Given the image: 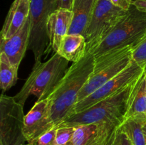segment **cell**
<instances>
[{"instance_id":"11","label":"cell","mask_w":146,"mask_h":145,"mask_svg":"<svg viewBox=\"0 0 146 145\" xmlns=\"http://www.w3.org/2000/svg\"><path fill=\"white\" fill-rule=\"evenodd\" d=\"M54 127L50 120L48 98L37 100L24 118L23 132L27 143H33L41 135Z\"/></svg>"},{"instance_id":"27","label":"cell","mask_w":146,"mask_h":145,"mask_svg":"<svg viewBox=\"0 0 146 145\" xmlns=\"http://www.w3.org/2000/svg\"><path fill=\"white\" fill-rule=\"evenodd\" d=\"M22 145H34V144L31 143H27V144H22Z\"/></svg>"},{"instance_id":"10","label":"cell","mask_w":146,"mask_h":145,"mask_svg":"<svg viewBox=\"0 0 146 145\" xmlns=\"http://www.w3.org/2000/svg\"><path fill=\"white\" fill-rule=\"evenodd\" d=\"M121 125L109 122L80 125L76 127L67 145H111L115 131Z\"/></svg>"},{"instance_id":"14","label":"cell","mask_w":146,"mask_h":145,"mask_svg":"<svg viewBox=\"0 0 146 145\" xmlns=\"http://www.w3.org/2000/svg\"><path fill=\"white\" fill-rule=\"evenodd\" d=\"M29 0H14L3 25L1 38H11L24 26L29 18Z\"/></svg>"},{"instance_id":"18","label":"cell","mask_w":146,"mask_h":145,"mask_svg":"<svg viewBox=\"0 0 146 145\" xmlns=\"http://www.w3.org/2000/svg\"><path fill=\"white\" fill-rule=\"evenodd\" d=\"M146 115V72L135 81L133 90L131 96L129 109L126 117L138 115Z\"/></svg>"},{"instance_id":"15","label":"cell","mask_w":146,"mask_h":145,"mask_svg":"<svg viewBox=\"0 0 146 145\" xmlns=\"http://www.w3.org/2000/svg\"><path fill=\"white\" fill-rule=\"evenodd\" d=\"M85 37L81 34H66L61 40L57 53L68 61L77 63L86 55Z\"/></svg>"},{"instance_id":"17","label":"cell","mask_w":146,"mask_h":145,"mask_svg":"<svg viewBox=\"0 0 146 145\" xmlns=\"http://www.w3.org/2000/svg\"><path fill=\"white\" fill-rule=\"evenodd\" d=\"M120 127L133 145H146V115L138 114L125 118Z\"/></svg>"},{"instance_id":"20","label":"cell","mask_w":146,"mask_h":145,"mask_svg":"<svg viewBox=\"0 0 146 145\" xmlns=\"http://www.w3.org/2000/svg\"><path fill=\"white\" fill-rule=\"evenodd\" d=\"M132 59L146 72V37L133 47Z\"/></svg>"},{"instance_id":"13","label":"cell","mask_w":146,"mask_h":145,"mask_svg":"<svg viewBox=\"0 0 146 145\" xmlns=\"http://www.w3.org/2000/svg\"><path fill=\"white\" fill-rule=\"evenodd\" d=\"M72 20L71 10L58 9L49 16L47 22L48 44L54 52H57L61 40L68 34Z\"/></svg>"},{"instance_id":"7","label":"cell","mask_w":146,"mask_h":145,"mask_svg":"<svg viewBox=\"0 0 146 145\" xmlns=\"http://www.w3.org/2000/svg\"><path fill=\"white\" fill-rule=\"evenodd\" d=\"M56 10V0H30V36L28 48L34 54L35 64L41 63L45 52L48 40L47 22L49 16Z\"/></svg>"},{"instance_id":"12","label":"cell","mask_w":146,"mask_h":145,"mask_svg":"<svg viewBox=\"0 0 146 145\" xmlns=\"http://www.w3.org/2000/svg\"><path fill=\"white\" fill-rule=\"evenodd\" d=\"M29 36L30 24L28 18L24 26L11 38L7 39L1 38L0 53H4L10 63L14 66L19 68L26 51L28 49Z\"/></svg>"},{"instance_id":"28","label":"cell","mask_w":146,"mask_h":145,"mask_svg":"<svg viewBox=\"0 0 146 145\" xmlns=\"http://www.w3.org/2000/svg\"><path fill=\"white\" fill-rule=\"evenodd\" d=\"M29 1H30V0H29Z\"/></svg>"},{"instance_id":"9","label":"cell","mask_w":146,"mask_h":145,"mask_svg":"<svg viewBox=\"0 0 146 145\" xmlns=\"http://www.w3.org/2000/svg\"><path fill=\"white\" fill-rule=\"evenodd\" d=\"M143 72V70L133 61L131 64L120 73L108 81L89 96L77 102L73 109L72 115L82 112L91 107L97 102L114 95L132 83L137 78H139Z\"/></svg>"},{"instance_id":"19","label":"cell","mask_w":146,"mask_h":145,"mask_svg":"<svg viewBox=\"0 0 146 145\" xmlns=\"http://www.w3.org/2000/svg\"><path fill=\"white\" fill-rule=\"evenodd\" d=\"M18 69V67L10 63L4 53H0V85L3 92L8 90L16 83Z\"/></svg>"},{"instance_id":"5","label":"cell","mask_w":146,"mask_h":145,"mask_svg":"<svg viewBox=\"0 0 146 145\" xmlns=\"http://www.w3.org/2000/svg\"><path fill=\"white\" fill-rule=\"evenodd\" d=\"M131 46L118 48L94 58V70L80 92L78 102L106 83L128 66L133 61Z\"/></svg>"},{"instance_id":"22","label":"cell","mask_w":146,"mask_h":145,"mask_svg":"<svg viewBox=\"0 0 146 145\" xmlns=\"http://www.w3.org/2000/svg\"><path fill=\"white\" fill-rule=\"evenodd\" d=\"M56 130V127L52 128L41 135L33 143L31 144H33L34 145H55Z\"/></svg>"},{"instance_id":"1","label":"cell","mask_w":146,"mask_h":145,"mask_svg":"<svg viewBox=\"0 0 146 145\" xmlns=\"http://www.w3.org/2000/svg\"><path fill=\"white\" fill-rule=\"evenodd\" d=\"M94 59L91 53H87L81 61L73 63L48 97L50 120L54 127L72 115L78 95L94 70Z\"/></svg>"},{"instance_id":"2","label":"cell","mask_w":146,"mask_h":145,"mask_svg":"<svg viewBox=\"0 0 146 145\" xmlns=\"http://www.w3.org/2000/svg\"><path fill=\"white\" fill-rule=\"evenodd\" d=\"M135 81L91 107L81 112L73 114L57 127H78L104 122L121 125L127 117Z\"/></svg>"},{"instance_id":"23","label":"cell","mask_w":146,"mask_h":145,"mask_svg":"<svg viewBox=\"0 0 146 145\" xmlns=\"http://www.w3.org/2000/svg\"><path fill=\"white\" fill-rule=\"evenodd\" d=\"M111 145H133L125 132L118 127L115 131Z\"/></svg>"},{"instance_id":"16","label":"cell","mask_w":146,"mask_h":145,"mask_svg":"<svg viewBox=\"0 0 146 145\" xmlns=\"http://www.w3.org/2000/svg\"><path fill=\"white\" fill-rule=\"evenodd\" d=\"M95 0H74L72 20L68 34H81L84 36L91 18Z\"/></svg>"},{"instance_id":"6","label":"cell","mask_w":146,"mask_h":145,"mask_svg":"<svg viewBox=\"0 0 146 145\" xmlns=\"http://www.w3.org/2000/svg\"><path fill=\"white\" fill-rule=\"evenodd\" d=\"M128 11L114 5L111 0H95L84 37L87 53L95 48L111 32Z\"/></svg>"},{"instance_id":"4","label":"cell","mask_w":146,"mask_h":145,"mask_svg":"<svg viewBox=\"0 0 146 145\" xmlns=\"http://www.w3.org/2000/svg\"><path fill=\"white\" fill-rule=\"evenodd\" d=\"M146 37V13L132 4L106 38L91 51L94 58L127 46L134 47Z\"/></svg>"},{"instance_id":"26","label":"cell","mask_w":146,"mask_h":145,"mask_svg":"<svg viewBox=\"0 0 146 145\" xmlns=\"http://www.w3.org/2000/svg\"><path fill=\"white\" fill-rule=\"evenodd\" d=\"M133 5L139 11L146 13V0H134L133 1Z\"/></svg>"},{"instance_id":"25","label":"cell","mask_w":146,"mask_h":145,"mask_svg":"<svg viewBox=\"0 0 146 145\" xmlns=\"http://www.w3.org/2000/svg\"><path fill=\"white\" fill-rule=\"evenodd\" d=\"M74 0H56V9H72Z\"/></svg>"},{"instance_id":"21","label":"cell","mask_w":146,"mask_h":145,"mask_svg":"<svg viewBox=\"0 0 146 145\" xmlns=\"http://www.w3.org/2000/svg\"><path fill=\"white\" fill-rule=\"evenodd\" d=\"M56 127L55 145H67L72 139L76 127L61 126Z\"/></svg>"},{"instance_id":"24","label":"cell","mask_w":146,"mask_h":145,"mask_svg":"<svg viewBox=\"0 0 146 145\" xmlns=\"http://www.w3.org/2000/svg\"><path fill=\"white\" fill-rule=\"evenodd\" d=\"M133 0H111V1L114 5L125 11L129 10L133 4Z\"/></svg>"},{"instance_id":"3","label":"cell","mask_w":146,"mask_h":145,"mask_svg":"<svg viewBox=\"0 0 146 145\" xmlns=\"http://www.w3.org/2000/svg\"><path fill=\"white\" fill-rule=\"evenodd\" d=\"M69 61L55 53L47 61L34 64V68L19 92L14 96L24 106L27 98L35 95L38 100L48 98L65 75Z\"/></svg>"},{"instance_id":"8","label":"cell","mask_w":146,"mask_h":145,"mask_svg":"<svg viewBox=\"0 0 146 145\" xmlns=\"http://www.w3.org/2000/svg\"><path fill=\"white\" fill-rule=\"evenodd\" d=\"M25 115L24 106L14 97L1 95L0 98V145H22L27 142L24 135Z\"/></svg>"}]
</instances>
